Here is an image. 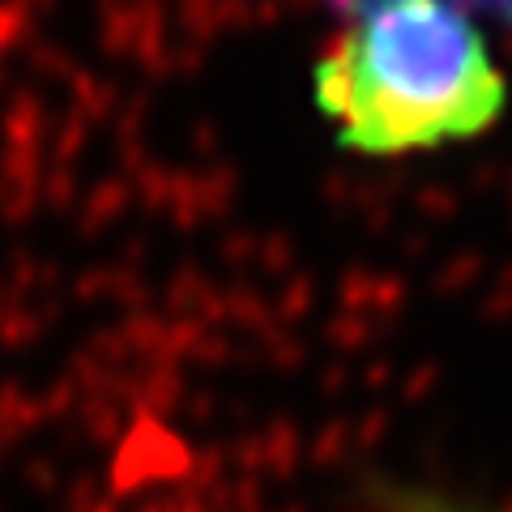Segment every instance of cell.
I'll list each match as a JSON object with an SVG mask.
<instances>
[{
	"instance_id": "1",
	"label": "cell",
	"mask_w": 512,
	"mask_h": 512,
	"mask_svg": "<svg viewBox=\"0 0 512 512\" xmlns=\"http://www.w3.org/2000/svg\"><path fill=\"white\" fill-rule=\"evenodd\" d=\"M312 90L342 146L376 158L470 141L508 99L491 43L461 0H350Z\"/></svg>"
}]
</instances>
